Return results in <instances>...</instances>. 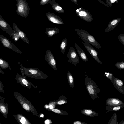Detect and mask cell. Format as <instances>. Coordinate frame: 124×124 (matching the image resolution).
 <instances>
[{
	"label": "cell",
	"mask_w": 124,
	"mask_h": 124,
	"mask_svg": "<svg viewBox=\"0 0 124 124\" xmlns=\"http://www.w3.org/2000/svg\"><path fill=\"white\" fill-rule=\"evenodd\" d=\"M13 94L21 106L27 112H30L34 115L40 117L34 106L27 99L17 91H14Z\"/></svg>",
	"instance_id": "cell-1"
},
{
	"label": "cell",
	"mask_w": 124,
	"mask_h": 124,
	"mask_svg": "<svg viewBox=\"0 0 124 124\" xmlns=\"http://www.w3.org/2000/svg\"><path fill=\"white\" fill-rule=\"evenodd\" d=\"M19 69L21 75L31 78L40 79L48 78L47 75L36 68H27L21 65Z\"/></svg>",
	"instance_id": "cell-2"
},
{
	"label": "cell",
	"mask_w": 124,
	"mask_h": 124,
	"mask_svg": "<svg viewBox=\"0 0 124 124\" xmlns=\"http://www.w3.org/2000/svg\"><path fill=\"white\" fill-rule=\"evenodd\" d=\"M85 77V85L89 94L93 100L97 98L100 92V89L95 81L93 80L87 74Z\"/></svg>",
	"instance_id": "cell-3"
},
{
	"label": "cell",
	"mask_w": 124,
	"mask_h": 124,
	"mask_svg": "<svg viewBox=\"0 0 124 124\" xmlns=\"http://www.w3.org/2000/svg\"><path fill=\"white\" fill-rule=\"evenodd\" d=\"M77 34L84 42H86L90 44L96 48L100 49L101 48L100 45L96 40L93 36L91 35L85 30L82 29H75Z\"/></svg>",
	"instance_id": "cell-4"
},
{
	"label": "cell",
	"mask_w": 124,
	"mask_h": 124,
	"mask_svg": "<svg viewBox=\"0 0 124 124\" xmlns=\"http://www.w3.org/2000/svg\"><path fill=\"white\" fill-rule=\"evenodd\" d=\"M17 3L16 10L17 14L25 18L28 16L30 8L26 0H16Z\"/></svg>",
	"instance_id": "cell-5"
},
{
	"label": "cell",
	"mask_w": 124,
	"mask_h": 124,
	"mask_svg": "<svg viewBox=\"0 0 124 124\" xmlns=\"http://www.w3.org/2000/svg\"><path fill=\"white\" fill-rule=\"evenodd\" d=\"M0 41L5 47L18 53L22 54L23 53L9 39L0 34Z\"/></svg>",
	"instance_id": "cell-6"
},
{
	"label": "cell",
	"mask_w": 124,
	"mask_h": 124,
	"mask_svg": "<svg viewBox=\"0 0 124 124\" xmlns=\"http://www.w3.org/2000/svg\"><path fill=\"white\" fill-rule=\"evenodd\" d=\"M67 56L68 62L75 66L80 62L77 53L74 47L70 46L68 52Z\"/></svg>",
	"instance_id": "cell-7"
},
{
	"label": "cell",
	"mask_w": 124,
	"mask_h": 124,
	"mask_svg": "<svg viewBox=\"0 0 124 124\" xmlns=\"http://www.w3.org/2000/svg\"><path fill=\"white\" fill-rule=\"evenodd\" d=\"M26 77L24 75H20L17 73L16 75L15 79L17 82L24 87L30 89L33 86L36 88L37 86H35L29 81L26 78Z\"/></svg>",
	"instance_id": "cell-8"
},
{
	"label": "cell",
	"mask_w": 124,
	"mask_h": 124,
	"mask_svg": "<svg viewBox=\"0 0 124 124\" xmlns=\"http://www.w3.org/2000/svg\"><path fill=\"white\" fill-rule=\"evenodd\" d=\"M82 43L94 60L99 64H102V62L98 56V53L95 49L86 42L83 41Z\"/></svg>",
	"instance_id": "cell-9"
},
{
	"label": "cell",
	"mask_w": 124,
	"mask_h": 124,
	"mask_svg": "<svg viewBox=\"0 0 124 124\" xmlns=\"http://www.w3.org/2000/svg\"><path fill=\"white\" fill-rule=\"evenodd\" d=\"M45 58L46 60L53 69L56 71L57 67L56 61L50 50H48L46 51Z\"/></svg>",
	"instance_id": "cell-10"
},
{
	"label": "cell",
	"mask_w": 124,
	"mask_h": 124,
	"mask_svg": "<svg viewBox=\"0 0 124 124\" xmlns=\"http://www.w3.org/2000/svg\"><path fill=\"white\" fill-rule=\"evenodd\" d=\"M0 28L7 34L11 35L15 31L8 23L0 15Z\"/></svg>",
	"instance_id": "cell-11"
},
{
	"label": "cell",
	"mask_w": 124,
	"mask_h": 124,
	"mask_svg": "<svg viewBox=\"0 0 124 124\" xmlns=\"http://www.w3.org/2000/svg\"><path fill=\"white\" fill-rule=\"evenodd\" d=\"M5 99L0 96V112L3 115L4 118H6L8 113L9 108L8 104L5 102Z\"/></svg>",
	"instance_id": "cell-12"
},
{
	"label": "cell",
	"mask_w": 124,
	"mask_h": 124,
	"mask_svg": "<svg viewBox=\"0 0 124 124\" xmlns=\"http://www.w3.org/2000/svg\"><path fill=\"white\" fill-rule=\"evenodd\" d=\"M46 15L48 20L52 22L59 24H64L61 18L56 15L48 12L46 13Z\"/></svg>",
	"instance_id": "cell-13"
},
{
	"label": "cell",
	"mask_w": 124,
	"mask_h": 124,
	"mask_svg": "<svg viewBox=\"0 0 124 124\" xmlns=\"http://www.w3.org/2000/svg\"><path fill=\"white\" fill-rule=\"evenodd\" d=\"M112 82L114 86L119 92L124 94V87L122 81L117 78L114 77Z\"/></svg>",
	"instance_id": "cell-14"
},
{
	"label": "cell",
	"mask_w": 124,
	"mask_h": 124,
	"mask_svg": "<svg viewBox=\"0 0 124 124\" xmlns=\"http://www.w3.org/2000/svg\"><path fill=\"white\" fill-rule=\"evenodd\" d=\"M12 24L14 29L18 33L20 38L23 41L29 44V40L25 34L19 29L16 24L13 22L12 23Z\"/></svg>",
	"instance_id": "cell-15"
},
{
	"label": "cell",
	"mask_w": 124,
	"mask_h": 124,
	"mask_svg": "<svg viewBox=\"0 0 124 124\" xmlns=\"http://www.w3.org/2000/svg\"><path fill=\"white\" fill-rule=\"evenodd\" d=\"M17 122L21 124H31L28 119L20 113H17L13 115Z\"/></svg>",
	"instance_id": "cell-16"
},
{
	"label": "cell",
	"mask_w": 124,
	"mask_h": 124,
	"mask_svg": "<svg viewBox=\"0 0 124 124\" xmlns=\"http://www.w3.org/2000/svg\"><path fill=\"white\" fill-rule=\"evenodd\" d=\"M106 104L108 106H116L124 104L119 99L112 98L108 99L106 101Z\"/></svg>",
	"instance_id": "cell-17"
},
{
	"label": "cell",
	"mask_w": 124,
	"mask_h": 124,
	"mask_svg": "<svg viewBox=\"0 0 124 124\" xmlns=\"http://www.w3.org/2000/svg\"><path fill=\"white\" fill-rule=\"evenodd\" d=\"M75 46L81 60L85 62L88 61L87 56L82 49L76 43L75 44Z\"/></svg>",
	"instance_id": "cell-18"
},
{
	"label": "cell",
	"mask_w": 124,
	"mask_h": 124,
	"mask_svg": "<svg viewBox=\"0 0 124 124\" xmlns=\"http://www.w3.org/2000/svg\"><path fill=\"white\" fill-rule=\"evenodd\" d=\"M60 30V29L56 27L47 28L46 29L45 33L48 37H51L58 34Z\"/></svg>",
	"instance_id": "cell-19"
},
{
	"label": "cell",
	"mask_w": 124,
	"mask_h": 124,
	"mask_svg": "<svg viewBox=\"0 0 124 124\" xmlns=\"http://www.w3.org/2000/svg\"><path fill=\"white\" fill-rule=\"evenodd\" d=\"M50 3L53 9L56 12L60 13H63L64 10L57 3L55 0H52L50 2Z\"/></svg>",
	"instance_id": "cell-20"
},
{
	"label": "cell",
	"mask_w": 124,
	"mask_h": 124,
	"mask_svg": "<svg viewBox=\"0 0 124 124\" xmlns=\"http://www.w3.org/2000/svg\"><path fill=\"white\" fill-rule=\"evenodd\" d=\"M81 112L83 114L91 117L98 116V114L96 112L88 108L83 109Z\"/></svg>",
	"instance_id": "cell-21"
},
{
	"label": "cell",
	"mask_w": 124,
	"mask_h": 124,
	"mask_svg": "<svg viewBox=\"0 0 124 124\" xmlns=\"http://www.w3.org/2000/svg\"><path fill=\"white\" fill-rule=\"evenodd\" d=\"M117 19H115L111 21L108 27L105 29L104 32H109L114 29L116 26L119 22Z\"/></svg>",
	"instance_id": "cell-22"
},
{
	"label": "cell",
	"mask_w": 124,
	"mask_h": 124,
	"mask_svg": "<svg viewBox=\"0 0 124 124\" xmlns=\"http://www.w3.org/2000/svg\"><path fill=\"white\" fill-rule=\"evenodd\" d=\"M67 44V40L66 38H63L59 45V48L61 52L64 55L65 54V51Z\"/></svg>",
	"instance_id": "cell-23"
},
{
	"label": "cell",
	"mask_w": 124,
	"mask_h": 124,
	"mask_svg": "<svg viewBox=\"0 0 124 124\" xmlns=\"http://www.w3.org/2000/svg\"><path fill=\"white\" fill-rule=\"evenodd\" d=\"M124 107V104L116 106H106V112L110 111H118Z\"/></svg>",
	"instance_id": "cell-24"
},
{
	"label": "cell",
	"mask_w": 124,
	"mask_h": 124,
	"mask_svg": "<svg viewBox=\"0 0 124 124\" xmlns=\"http://www.w3.org/2000/svg\"><path fill=\"white\" fill-rule=\"evenodd\" d=\"M67 78L69 86L70 87L73 88L74 85L73 78L71 73L69 71L67 72Z\"/></svg>",
	"instance_id": "cell-25"
},
{
	"label": "cell",
	"mask_w": 124,
	"mask_h": 124,
	"mask_svg": "<svg viewBox=\"0 0 124 124\" xmlns=\"http://www.w3.org/2000/svg\"><path fill=\"white\" fill-rule=\"evenodd\" d=\"M67 103V98L66 97L64 96L61 95L60 96L57 100L56 104L57 105H61Z\"/></svg>",
	"instance_id": "cell-26"
},
{
	"label": "cell",
	"mask_w": 124,
	"mask_h": 124,
	"mask_svg": "<svg viewBox=\"0 0 124 124\" xmlns=\"http://www.w3.org/2000/svg\"><path fill=\"white\" fill-rule=\"evenodd\" d=\"M0 67L3 69H5L8 68H10V66L8 63L0 58Z\"/></svg>",
	"instance_id": "cell-27"
},
{
	"label": "cell",
	"mask_w": 124,
	"mask_h": 124,
	"mask_svg": "<svg viewBox=\"0 0 124 124\" xmlns=\"http://www.w3.org/2000/svg\"><path fill=\"white\" fill-rule=\"evenodd\" d=\"M52 111L63 116H68L69 114L67 112L58 108H54L52 110Z\"/></svg>",
	"instance_id": "cell-28"
},
{
	"label": "cell",
	"mask_w": 124,
	"mask_h": 124,
	"mask_svg": "<svg viewBox=\"0 0 124 124\" xmlns=\"http://www.w3.org/2000/svg\"><path fill=\"white\" fill-rule=\"evenodd\" d=\"M57 101V100L50 101L48 104L49 108L46 110L52 111L53 109L55 108L57 106L56 103Z\"/></svg>",
	"instance_id": "cell-29"
},
{
	"label": "cell",
	"mask_w": 124,
	"mask_h": 124,
	"mask_svg": "<svg viewBox=\"0 0 124 124\" xmlns=\"http://www.w3.org/2000/svg\"><path fill=\"white\" fill-rule=\"evenodd\" d=\"M10 37H12V39L15 41H17L20 38L18 33L15 30L14 32L11 35H10Z\"/></svg>",
	"instance_id": "cell-30"
},
{
	"label": "cell",
	"mask_w": 124,
	"mask_h": 124,
	"mask_svg": "<svg viewBox=\"0 0 124 124\" xmlns=\"http://www.w3.org/2000/svg\"><path fill=\"white\" fill-rule=\"evenodd\" d=\"M114 65L119 70H122L124 69V62H118L114 64Z\"/></svg>",
	"instance_id": "cell-31"
},
{
	"label": "cell",
	"mask_w": 124,
	"mask_h": 124,
	"mask_svg": "<svg viewBox=\"0 0 124 124\" xmlns=\"http://www.w3.org/2000/svg\"><path fill=\"white\" fill-rule=\"evenodd\" d=\"M104 75L106 76L112 82L114 77L112 74L109 72H106L105 73Z\"/></svg>",
	"instance_id": "cell-32"
},
{
	"label": "cell",
	"mask_w": 124,
	"mask_h": 124,
	"mask_svg": "<svg viewBox=\"0 0 124 124\" xmlns=\"http://www.w3.org/2000/svg\"><path fill=\"white\" fill-rule=\"evenodd\" d=\"M119 41L124 46V34H121L118 38Z\"/></svg>",
	"instance_id": "cell-33"
},
{
	"label": "cell",
	"mask_w": 124,
	"mask_h": 124,
	"mask_svg": "<svg viewBox=\"0 0 124 124\" xmlns=\"http://www.w3.org/2000/svg\"><path fill=\"white\" fill-rule=\"evenodd\" d=\"M50 0H41L40 3V5L41 6L46 5L49 2Z\"/></svg>",
	"instance_id": "cell-34"
},
{
	"label": "cell",
	"mask_w": 124,
	"mask_h": 124,
	"mask_svg": "<svg viewBox=\"0 0 124 124\" xmlns=\"http://www.w3.org/2000/svg\"><path fill=\"white\" fill-rule=\"evenodd\" d=\"M4 87L2 83L0 80V92L4 93Z\"/></svg>",
	"instance_id": "cell-35"
},
{
	"label": "cell",
	"mask_w": 124,
	"mask_h": 124,
	"mask_svg": "<svg viewBox=\"0 0 124 124\" xmlns=\"http://www.w3.org/2000/svg\"><path fill=\"white\" fill-rule=\"evenodd\" d=\"M79 15L81 16L85 17L86 16L87 14L85 12L82 11L79 12Z\"/></svg>",
	"instance_id": "cell-36"
},
{
	"label": "cell",
	"mask_w": 124,
	"mask_h": 124,
	"mask_svg": "<svg viewBox=\"0 0 124 124\" xmlns=\"http://www.w3.org/2000/svg\"><path fill=\"white\" fill-rule=\"evenodd\" d=\"M87 123L84 122H81L78 121H77L74 122L73 124H87Z\"/></svg>",
	"instance_id": "cell-37"
},
{
	"label": "cell",
	"mask_w": 124,
	"mask_h": 124,
	"mask_svg": "<svg viewBox=\"0 0 124 124\" xmlns=\"http://www.w3.org/2000/svg\"><path fill=\"white\" fill-rule=\"evenodd\" d=\"M52 123V121L50 120L47 119L45 120V123L46 124H49Z\"/></svg>",
	"instance_id": "cell-38"
},
{
	"label": "cell",
	"mask_w": 124,
	"mask_h": 124,
	"mask_svg": "<svg viewBox=\"0 0 124 124\" xmlns=\"http://www.w3.org/2000/svg\"><path fill=\"white\" fill-rule=\"evenodd\" d=\"M0 73L4 74V73L3 71L1 69V67H0Z\"/></svg>",
	"instance_id": "cell-39"
},
{
	"label": "cell",
	"mask_w": 124,
	"mask_h": 124,
	"mask_svg": "<svg viewBox=\"0 0 124 124\" xmlns=\"http://www.w3.org/2000/svg\"><path fill=\"white\" fill-rule=\"evenodd\" d=\"M44 107L45 109H47V108H48L49 106L48 105L46 104L45 105Z\"/></svg>",
	"instance_id": "cell-40"
},
{
	"label": "cell",
	"mask_w": 124,
	"mask_h": 124,
	"mask_svg": "<svg viewBox=\"0 0 124 124\" xmlns=\"http://www.w3.org/2000/svg\"><path fill=\"white\" fill-rule=\"evenodd\" d=\"M40 116V117H44V115L43 114H41L40 116Z\"/></svg>",
	"instance_id": "cell-41"
},
{
	"label": "cell",
	"mask_w": 124,
	"mask_h": 124,
	"mask_svg": "<svg viewBox=\"0 0 124 124\" xmlns=\"http://www.w3.org/2000/svg\"><path fill=\"white\" fill-rule=\"evenodd\" d=\"M111 1L112 3H114L115 1V0H111Z\"/></svg>",
	"instance_id": "cell-42"
},
{
	"label": "cell",
	"mask_w": 124,
	"mask_h": 124,
	"mask_svg": "<svg viewBox=\"0 0 124 124\" xmlns=\"http://www.w3.org/2000/svg\"><path fill=\"white\" fill-rule=\"evenodd\" d=\"M72 1H73L74 2H77V0H71Z\"/></svg>",
	"instance_id": "cell-43"
},
{
	"label": "cell",
	"mask_w": 124,
	"mask_h": 124,
	"mask_svg": "<svg viewBox=\"0 0 124 124\" xmlns=\"http://www.w3.org/2000/svg\"><path fill=\"white\" fill-rule=\"evenodd\" d=\"M79 10L78 9H77V10L76 12H79Z\"/></svg>",
	"instance_id": "cell-44"
},
{
	"label": "cell",
	"mask_w": 124,
	"mask_h": 124,
	"mask_svg": "<svg viewBox=\"0 0 124 124\" xmlns=\"http://www.w3.org/2000/svg\"><path fill=\"white\" fill-rule=\"evenodd\" d=\"M1 124V122H0V124Z\"/></svg>",
	"instance_id": "cell-45"
},
{
	"label": "cell",
	"mask_w": 124,
	"mask_h": 124,
	"mask_svg": "<svg viewBox=\"0 0 124 124\" xmlns=\"http://www.w3.org/2000/svg\"><path fill=\"white\" fill-rule=\"evenodd\" d=\"M117 0H115V1H116Z\"/></svg>",
	"instance_id": "cell-46"
}]
</instances>
